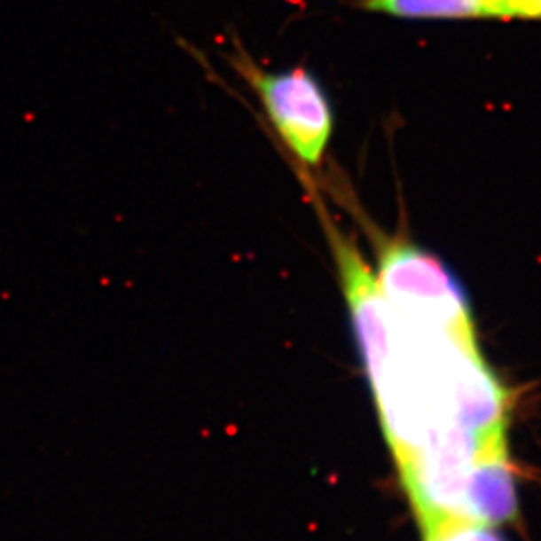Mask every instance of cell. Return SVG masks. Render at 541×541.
<instances>
[{
  "label": "cell",
  "instance_id": "2",
  "mask_svg": "<svg viewBox=\"0 0 541 541\" xmlns=\"http://www.w3.org/2000/svg\"><path fill=\"white\" fill-rule=\"evenodd\" d=\"M225 60L259 98L272 132L297 171L311 175L320 169L334 134L336 116L331 97L317 74L304 66L283 71L264 69L236 34Z\"/></svg>",
  "mask_w": 541,
  "mask_h": 541
},
{
  "label": "cell",
  "instance_id": "4",
  "mask_svg": "<svg viewBox=\"0 0 541 541\" xmlns=\"http://www.w3.org/2000/svg\"><path fill=\"white\" fill-rule=\"evenodd\" d=\"M352 7L404 20L508 18L506 0H347Z\"/></svg>",
  "mask_w": 541,
  "mask_h": 541
},
{
  "label": "cell",
  "instance_id": "6",
  "mask_svg": "<svg viewBox=\"0 0 541 541\" xmlns=\"http://www.w3.org/2000/svg\"><path fill=\"white\" fill-rule=\"evenodd\" d=\"M512 18L541 20V0H508Z\"/></svg>",
  "mask_w": 541,
  "mask_h": 541
},
{
  "label": "cell",
  "instance_id": "5",
  "mask_svg": "<svg viewBox=\"0 0 541 541\" xmlns=\"http://www.w3.org/2000/svg\"><path fill=\"white\" fill-rule=\"evenodd\" d=\"M424 541H505L494 533V528L467 521H447L422 531Z\"/></svg>",
  "mask_w": 541,
  "mask_h": 541
},
{
  "label": "cell",
  "instance_id": "1",
  "mask_svg": "<svg viewBox=\"0 0 541 541\" xmlns=\"http://www.w3.org/2000/svg\"><path fill=\"white\" fill-rule=\"evenodd\" d=\"M378 255L376 278L394 313L420 329L451 336L480 350L467 294L442 259L424 248L390 238L369 225Z\"/></svg>",
  "mask_w": 541,
  "mask_h": 541
},
{
  "label": "cell",
  "instance_id": "3",
  "mask_svg": "<svg viewBox=\"0 0 541 541\" xmlns=\"http://www.w3.org/2000/svg\"><path fill=\"white\" fill-rule=\"evenodd\" d=\"M519 498L508 440L483 451L469 469L462 499V519L487 528L515 521Z\"/></svg>",
  "mask_w": 541,
  "mask_h": 541
}]
</instances>
